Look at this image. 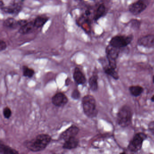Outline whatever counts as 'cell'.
<instances>
[{
  "mask_svg": "<svg viewBox=\"0 0 154 154\" xmlns=\"http://www.w3.org/2000/svg\"><path fill=\"white\" fill-rule=\"evenodd\" d=\"M3 26L6 27L10 29H15L19 26L18 21L12 18H9L4 20Z\"/></svg>",
  "mask_w": 154,
  "mask_h": 154,
  "instance_id": "ffe728a7",
  "label": "cell"
},
{
  "mask_svg": "<svg viewBox=\"0 0 154 154\" xmlns=\"http://www.w3.org/2000/svg\"><path fill=\"white\" fill-rule=\"evenodd\" d=\"M144 90V88L140 85H131L129 88L130 93L134 97H138L141 95Z\"/></svg>",
  "mask_w": 154,
  "mask_h": 154,
  "instance_id": "e0dca14e",
  "label": "cell"
},
{
  "mask_svg": "<svg viewBox=\"0 0 154 154\" xmlns=\"http://www.w3.org/2000/svg\"><path fill=\"white\" fill-rule=\"evenodd\" d=\"M105 11H106V8H105V6L103 4L100 5V6L98 7L95 15H94V20H97L99 19L100 18L104 15Z\"/></svg>",
  "mask_w": 154,
  "mask_h": 154,
  "instance_id": "44dd1931",
  "label": "cell"
},
{
  "mask_svg": "<svg viewBox=\"0 0 154 154\" xmlns=\"http://www.w3.org/2000/svg\"><path fill=\"white\" fill-rule=\"evenodd\" d=\"M148 129L149 131L154 133V121L149 122L148 124Z\"/></svg>",
  "mask_w": 154,
  "mask_h": 154,
  "instance_id": "484cf974",
  "label": "cell"
},
{
  "mask_svg": "<svg viewBox=\"0 0 154 154\" xmlns=\"http://www.w3.org/2000/svg\"><path fill=\"white\" fill-rule=\"evenodd\" d=\"M138 45L148 48H154V35H148L140 38Z\"/></svg>",
  "mask_w": 154,
  "mask_h": 154,
  "instance_id": "30bf717a",
  "label": "cell"
},
{
  "mask_svg": "<svg viewBox=\"0 0 154 154\" xmlns=\"http://www.w3.org/2000/svg\"><path fill=\"white\" fill-rule=\"evenodd\" d=\"M147 0H138L131 4L129 7L130 12L133 15L137 16L144 11L147 7Z\"/></svg>",
  "mask_w": 154,
  "mask_h": 154,
  "instance_id": "52a82bcc",
  "label": "cell"
},
{
  "mask_svg": "<svg viewBox=\"0 0 154 154\" xmlns=\"http://www.w3.org/2000/svg\"><path fill=\"white\" fill-rule=\"evenodd\" d=\"M21 8V4L14 2L8 7H3L1 10L4 12L8 14H17L20 11Z\"/></svg>",
  "mask_w": 154,
  "mask_h": 154,
  "instance_id": "7c38bea8",
  "label": "cell"
},
{
  "mask_svg": "<svg viewBox=\"0 0 154 154\" xmlns=\"http://www.w3.org/2000/svg\"><path fill=\"white\" fill-rule=\"evenodd\" d=\"M103 70L104 72L108 75L111 76L114 80H118L119 78V74L118 72L116 71V69L111 67L109 64L107 65L104 66L103 67Z\"/></svg>",
  "mask_w": 154,
  "mask_h": 154,
  "instance_id": "5bb4252c",
  "label": "cell"
},
{
  "mask_svg": "<svg viewBox=\"0 0 154 154\" xmlns=\"http://www.w3.org/2000/svg\"><path fill=\"white\" fill-rule=\"evenodd\" d=\"M119 48L109 45L106 49V57L109 65L112 68H117V59L119 54Z\"/></svg>",
  "mask_w": 154,
  "mask_h": 154,
  "instance_id": "5b68a950",
  "label": "cell"
},
{
  "mask_svg": "<svg viewBox=\"0 0 154 154\" xmlns=\"http://www.w3.org/2000/svg\"><path fill=\"white\" fill-rule=\"evenodd\" d=\"M147 136L143 132L136 133L128 145V149L133 153H136L141 149L143 142L146 139Z\"/></svg>",
  "mask_w": 154,
  "mask_h": 154,
  "instance_id": "277c9868",
  "label": "cell"
},
{
  "mask_svg": "<svg viewBox=\"0 0 154 154\" xmlns=\"http://www.w3.org/2000/svg\"><path fill=\"white\" fill-rule=\"evenodd\" d=\"M73 77L77 85H83L86 82L85 75L78 67H75V69Z\"/></svg>",
  "mask_w": 154,
  "mask_h": 154,
  "instance_id": "8fae6325",
  "label": "cell"
},
{
  "mask_svg": "<svg viewBox=\"0 0 154 154\" xmlns=\"http://www.w3.org/2000/svg\"><path fill=\"white\" fill-rule=\"evenodd\" d=\"M35 27L34 21L27 22L20 28L19 32L21 34H26L29 33Z\"/></svg>",
  "mask_w": 154,
  "mask_h": 154,
  "instance_id": "2e32d148",
  "label": "cell"
},
{
  "mask_svg": "<svg viewBox=\"0 0 154 154\" xmlns=\"http://www.w3.org/2000/svg\"><path fill=\"white\" fill-rule=\"evenodd\" d=\"M82 105L84 112L87 117L94 118L98 115L96 100L92 95L90 94L85 95L82 100Z\"/></svg>",
  "mask_w": 154,
  "mask_h": 154,
  "instance_id": "3957f363",
  "label": "cell"
},
{
  "mask_svg": "<svg viewBox=\"0 0 154 154\" xmlns=\"http://www.w3.org/2000/svg\"><path fill=\"white\" fill-rule=\"evenodd\" d=\"M70 83H71V80H70V78H67V79H66V86H68V85L70 84Z\"/></svg>",
  "mask_w": 154,
  "mask_h": 154,
  "instance_id": "4316f807",
  "label": "cell"
},
{
  "mask_svg": "<svg viewBox=\"0 0 154 154\" xmlns=\"http://www.w3.org/2000/svg\"><path fill=\"white\" fill-rule=\"evenodd\" d=\"M81 93L79 91V90L77 89H75L73 91L72 93V98L75 100H78L81 97Z\"/></svg>",
  "mask_w": 154,
  "mask_h": 154,
  "instance_id": "cb8c5ba5",
  "label": "cell"
},
{
  "mask_svg": "<svg viewBox=\"0 0 154 154\" xmlns=\"http://www.w3.org/2000/svg\"><path fill=\"white\" fill-rule=\"evenodd\" d=\"M152 82H153V83L154 84V75H153V77H152Z\"/></svg>",
  "mask_w": 154,
  "mask_h": 154,
  "instance_id": "f1b7e54d",
  "label": "cell"
},
{
  "mask_svg": "<svg viewBox=\"0 0 154 154\" xmlns=\"http://www.w3.org/2000/svg\"><path fill=\"white\" fill-rule=\"evenodd\" d=\"M0 154H19V152L11 147L1 143L0 144Z\"/></svg>",
  "mask_w": 154,
  "mask_h": 154,
  "instance_id": "ac0fdd59",
  "label": "cell"
},
{
  "mask_svg": "<svg viewBox=\"0 0 154 154\" xmlns=\"http://www.w3.org/2000/svg\"><path fill=\"white\" fill-rule=\"evenodd\" d=\"M23 75L25 77L31 78L34 76L35 73V71L32 68H29L26 66H24L22 68Z\"/></svg>",
  "mask_w": 154,
  "mask_h": 154,
  "instance_id": "7402d4cb",
  "label": "cell"
},
{
  "mask_svg": "<svg viewBox=\"0 0 154 154\" xmlns=\"http://www.w3.org/2000/svg\"><path fill=\"white\" fill-rule=\"evenodd\" d=\"M48 20V18L45 16H38L34 21L35 27H36L37 28L42 27Z\"/></svg>",
  "mask_w": 154,
  "mask_h": 154,
  "instance_id": "d6986e66",
  "label": "cell"
},
{
  "mask_svg": "<svg viewBox=\"0 0 154 154\" xmlns=\"http://www.w3.org/2000/svg\"><path fill=\"white\" fill-rule=\"evenodd\" d=\"M79 142V140L75 137L70 138L65 141L63 146V148L66 149H74L77 147Z\"/></svg>",
  "mask_w": 154,
  "mask_h": 154,
  "instance_id": "4fadbf2b",
  "label": "cell"
},
{
  "mask_svg": "<svg viewBox=\"0 0 154 154\" xmlns=\"http://www.w3.org/2000/svg\"><path fill=\"white\" fill-rule=\"evenodd\" d=\"M150 100H151V101L154 102V95H153V96L151 97Z\"/></svg>",
  "mask_w": 154,
  "mask_h": 154,
  "instance_id": "83f0119b",
  "label": "cell"
},
{
  "mask_svg": "<svg viewBox=\"0 0 154 154\" xmlns=\"http://www.w3.org/2000/svg\"><path fill=\"white\" fill-rule=\"evenodd\" d=\"M79 131L80 129L77 126L72 125L60 134L59 138L65 141L70 138L76 137L79 133Z\"/></svg>",
  "mask_w": 154,
  "mask_h": 154,
  "instance_id": "ba28073f",
  "label": "cell"
},
{
  "mask_svg": "<svg viewBox=\"0 0 154 154\" xmlns=\"http://www.w3.org/2000/svg\"><path fill=\"white\" fill-rule=\"evenodd\" d=\"M133 112L129 106L124 105L121 107L117 113V122L122 128H127L131 124Z\"/></svg>",
  "mask_w": 154,
  "mask_h": 154,
  "instance_id": "7a4b0ae2",
  "label": "cell"
},
{
  "mask_svg": "<svg viewBox=\"0 0 154 154\" xmlns=\"http://www.w3.org/2000/svg\"><path fill=\"white\" fill-rule=\"evenodd\" d=\"M133 39L132 35L116 36L113 37L110 41L109 45L114 47L120 48L128 45Z\"/></svg>",
  "mask_w": 154,
  "mask_h": 154,
  "instance_id": "8992f818",
  "label": "cell"
},
{
  "mask_svg": "<svg viewBox=\"0 0 154 154\" xmlns=\"http://www.w3.org/2000/svg\"><path fill=\"white\" fill-rule=\"evenodd\" d=\"M7 48V45L5 41L1 40L0 42V51L2 52L4 50H6Z\"/></svg>",
  "mask_w": 154,
  "mask_h": 154,
  "instance_id": "d4e9b609",
  "label": "cell"
},
{
  "mask_svg": "<svg viewBox=\"0 0 154 154\" xmlns=\"http://www.w3.org/2000/svg\"><path fill=\"white\" fill-rule=\"evenodd\" d=\"M51 140L52 138L50 135L40 134L31 140H26L24 142V145L30 151L39 152L44 150L50 144Z\"/></svg>",
  "mask_w": 154,
  "mask_h": 154,
  "instance_id": "6da1fadb",
  "label": "cell"
},
{
  "mask_svg": "<svg viewBox=\"0 0 154 154\" xmlns=\"http://www.w3.org/2000/svg\"><path fill=\"white\" fill-rule=\"evenodd\" d=\"M98 75L96 74L93 75L89 80L90 89L94 92L96 91L98 89Z\"/></svg>",
  "mask_w": 154,
  "mask_h": 154,
  "instance_id": "9a60e30c",
  "label": "cell"
},
{
  "mask_svg": "<svg viewBox=\"0 0 154 154\" xmlns=\"http://www.w3.org/2000/svg\"><path fill=\"white\" fill-rule=\"evenodd\" d=\"M3 114L5 118L9 119L12 115V111L8 107H6L3 109Z\"/></svg>",
  "mask_w": 154,
  "mask_h": 154,
  "instance_id": "603a6c76",
  "label": "cell"
},
{
  "mask_svg": "<svg viewBox=\"0 0 154 154\" xmlns=\"http://www.w3.org/2000/svg\"><path fill=\"white\" fill-rule=\"evenodd\" d=\"M52 102L53 104L57 107H63L68 103V99L64 94L58 92L52 97Z\"/></svg>",
  "mask_w": 154,
  "mask_h": 154,
  "instance_id": "9c48e42d",
  "label": "cell"
}]
</instances>
